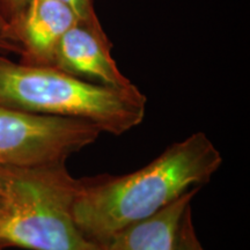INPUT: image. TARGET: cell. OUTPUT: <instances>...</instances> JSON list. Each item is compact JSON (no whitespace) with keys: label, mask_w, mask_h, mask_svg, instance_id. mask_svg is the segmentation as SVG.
Here are the masks:
<instances>
[{"label":"cell","mask_w":250,"mask_h":250,"mask_svg":"<svg viewBox=\"0 0 250 250\" xmlns=\"http://www.w3.org/2000/svg\"><path fill=\"white\" fill-rule=\"evenodd\" d=\"M221 164L214 144L204 132H195L132 173L80 179L73 219L87 239L101 245L124 228L152 218L189 190L202 188Z\"/></svg>","instance_id":"cell-1"},{"label":"cell","mask_w":250,"mask_h":250,"mask_svg":"<svg viewBox=\"0 0 250 250\" xmlns=\"http://www.w3.org/2000/svg\"><path fill=\"white\" fill-rule=\"evenodd\" d=\"M80 179L65 161L0 168V246L27 250H102L73 219Z\"/></svg>","instance_id":"cell-2"},{"label":"cell","mask_w":250,"mask_h":250,"mask_svg":"<svg viewBox=\"0 0 250 250\" xmlns=\"http://www.w3.org/2000/svg\"><path fill=\"white\" fill-rule=\"evenodd\" d=\"M147 99L138 89L85 81L54 66L14 62L0 54V107L89 122L121 136L145 118Z\"/></svg>","instance_id":"cell-3"},{"label":"cell","mask_w":250,"mask_h":250,"mask_svg":"<svg viewBox=\"0 0 250 250\" xmlns=\"http://www.w3.org/2000/svg\"><path fill=\"white\" fill-rule=\"evenodd\" d=\"M101 133L86 121L0 107V168L65 161Z\"/></svg>","instance_id":"cell-4"},{"label":"cell","mask_w":250,"mask_h":250,"mask_svg":"<svg viewBox=\"0 0 250 250\" xmlns=\"http://www.w3.org/2000/svg\"><path fill=\"white\" fill-rule=\"evenodd\" d=\"M111 42L101 24L78 20L62 37L52 66L85 81L118 89L133 85L118 68L111 56Z\"/></svg>","instance_id":"cell-5"},{"label":"cell","mask_w":250,"mask_h":250,"mask_svg":"<svg viewBox=\"0 0 250 250\" xmlns=\"http://www.w3.org/2000/svg\"><path fill=\"white\" fill-rule=\"evenodd\" d=\"M78 20L73 9L59 0H29L12 23L21 48L20 62L52 66L62 37Z\"/></svg>","instance_id":"cell-6"},{"label":"cell","mask_w":250,"mask_h":250,"mask_svg":"<svg viewBox=\"0 0 250 250\" xmlns=\"http://www.w3.org/2000/svg\"><path fill=\"white\" fill-rule=\"evenodd\" d=\"M201 188H193L152 218L134 224L101 243L102 250H174L184 212Z\"/></svg>","instance_id":"cell-7"},{"label":"cell","mask_w":250,"mask_h":250,"mask_svg":"<svg viewBox=\"0 0 250 250\" xmlns=\"http://www.w3.org/2000/svg\"><path fill=\"white\" fill-rule=\"evenodd\" d=\"M174 250H204L193 226L191 205L187 208L183 214Z\"/></svg>","instance_id":"cell-8"},{"label":"cell","mask_w":250,"mask_h":250,"mask_svg":"<svg viewBox=\"0 0 250 250\" xmlns=\"http://www.w3.org/2000/svg\"><path fill=\"white\" fill-rule=\"evenodd\" d=\"M20 52L21 48L13 28L0 8V54L6 56L15 54L20 56Z\"/></svg>","instance_id":"cell-9"},{"label":"cell","mask_w":250,"mask_h":250,"mask_svg":"<svg viewBox=\"0 0 250 250\" xmlns=\"http://www.w3.org/2000/svg\"><path fill=\"white\" fill-rule=\"evenodd\" d=\"M73 9L78 19L88 24H101L98 14L95 13L93 0H59Z\"/></svg>","instance_id":"cell-10"},{"label":"cell","mask_w":250,"mask_h":250,"mask_svg":"<svg viewBox=\"0 0 250 250\" xmlns=\"http://www.w3.org/2000/svg\"><path fill=\"white\" fill-rule=\"evenodd\" d=\"M28 1L29 0H0V8L11 26L22 13Z\"/></svg>","instance_id":"cell-11"},{"label":"cell","mask_w":250,"mask_h":250,"mask_svg":"<svg viewBox=\"0 0 250 250\" xmlns=\"http://www.w3.org/2000/svg\"><path fill=\"white\" fill-rule=\"evenodd\" d=\"M0 211H1V199H0Z\"/></svg>","instance_id":"cell-12"},{"label":"cell","mask_w":250,"mask_h":250,"mask_svg":"<svg viewBox=\"0 0 250 250\" xmlns=\"http://www.w3.org/2000/svg\"><path fill=\"white\" fill-rule=\"evenodd\" d=\"M5 248H4V247H2V246H0V250H4Z\"/></svg>","instance_id":"cell-13"}]
</instances>
